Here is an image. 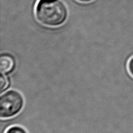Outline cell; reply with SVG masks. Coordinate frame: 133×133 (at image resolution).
I'll use <instances>...</instances> for the list:
<instances>
[{
	"instance_id": "1",
	"label": "cell",
	"mask_w": 133,
	"mask_h": 133,
	"mask_svg": "<svg viewBox=\"0 0 133 133\" xmlns=\"http://www.w3.org/2000/svg\"><path fill=\"white\" fill-rule=\"evenodd\" d=\"M35 14L37 21L42 24L56 27L66 21L68 9L61 0H40L36 6Z\"/></svg>"
},
{
	"instance_id": "2",
	"label": "cell",
	"mask_w": 133,
	"mask_h": 133,
	"mask_svg": "<svg viewBox=\"0 0 133 133\" xmlns=\"http://www.w3.org/2000/svg\"><path fill=\"white\" fill-rule=\"evenodd\" d=\"M24 106V99L20 92L9 90L0 97V117L8 118L17 115Z\"/></svg>"
},
{
	"instance_id": "3",
	"label": "cell",
	"mask_w": 133,
	"mask_h": 133,
	"mask_svg": "<svg viewBox=\"0 0 133 133\" xmlns=\"http://www.w3.org/2000/svg\"><path fill=\"white\" fill-rule=\"evenodd\" d=\"M13 57L8 54H2L0 57V71L1 74H8L13 70L14 66Z\"/></svg>"
},
{
	"instance_id": "4",
	"label": "cell",
	"mask_w": 133,
	"mask_h": 133,
	"mask_svg": "<svg viewBox=\"0 0 133 133\" xmlns=\"http://www.w3.org/2000/svg\"><path fill=\"white\" fill-rule=\"evenodd\" d=\"M8 87V81L6 77L3 74H1L0 77V91L1 94L3 93V92L5 91L6 89Z\"/></svg>"
},
{
	"instance_id": "5",
	"label": "cell",
	"mask_w": 133,
	"mask_h": 133,
	"mask_svg": "<svg viewBox=\"0 0 133 133\" xmlns=\"http://www.w3.org/2000/svg\"><path fill=\"white\" fill-rule=\"evenodd\" d=\"M5 133H28L27 131L20 126H12L9 127V129L6 130Z\"/></svg>"
},
{
	"instance_id": "6",
	"label": "cell",
	"mask_w": 133,
	"mask_h": 133,
	"mask_svg": "<svg viewBox=\"0 0 133 133\" xmlns=\"http://www.w3.org/2000/svg\"><path fill=\"white\" fill-rule=\"evenodd\" d=\"M128 70L130 74L133 77V57L130 59L128 63Z\"/></svg>"
},
{
	"instance_id": "7",
	"label": "cell",
	"mask_w": 133,
	"mask_h": 133,
	"mask_svg": "<svg viewBox=\"0 0 133 133\" xmlns=\"http://www.w3.org/2000/svg\"><path fill=\"white\" fill-rule=\"evenodd\" d=\"M77 1H79V2H91L93 0H77Z\"/></svg>"
}]
</instances>
